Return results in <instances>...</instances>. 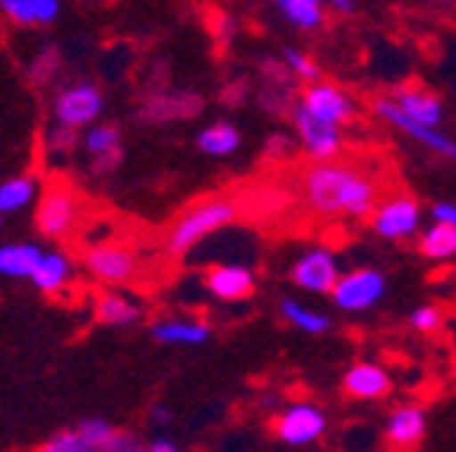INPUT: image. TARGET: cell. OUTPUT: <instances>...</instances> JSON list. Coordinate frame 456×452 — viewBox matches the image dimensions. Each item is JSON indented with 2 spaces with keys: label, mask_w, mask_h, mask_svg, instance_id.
<instances>
[{
  "label": "cell",
  "mask_w": 456,
  "mask_h": 452,
  "mask_svg": "<svg viewBox=\"0 0 456 452\" xmlns=\"http://www.w3.org/2000/svg\"><path fill=\"white\" fill-rule=\"evenodd\" d=\"M301 199L321 219H370L380 206V184L352 162L311 165L301 177Z\"/></svg>",
  "instance_id": "6da1fadb"
},
{
  "label": "cell",
  "mask_w": 456,
  "mask_h": 452,
  "mask_svg": "<svg viewBox=\"0 0 456 452\" xmlns=\"http://www.w3.org/2000/svg\"><path fill=\"white\" fill-rule=\"evenodd\" d=\"M238 215L232 199H203V203L191 206L184 215H178V222L171 225L168 238H165V250L171 256H181L187 250H193L200 240H207L209 234H216L219 228L232 225Z\"/></svg>",
  "instance_id": "7a4b0ae2"
},
{
  "label": "cell",
  "mask_w": 456,
  "mask_h": 452,
  "mask_svg": "<svg viewBox=\"0 0 456 452\" xmlns=\"http://www.w3.org/2000/svg\"><path fill=\"white\" fill-rule=\"evenodd\" d=\"M298 108L305 114H311L314 120H323V124L339 127V130L349 127L352 120L358 117L355 99H352L342 85L327 83V79H321V83H314V85H305V93L298 95Z\"/></svg>",
  "instance_id": "3957f363"
},
{
  "label": "cell",
  "mask_w": 456,
  "mask_h": 452,
  "mask_svg": "<svg viewBox=\"0 0 456 452\" xmlns=\"http://www.w3.org/2000/svg\"><path fill=\"white\" fill-rule=\"evenodd\" d=\"M387 295V276L380 269H370V266H358L349 269V272H342L339 285L330 297H333V304L346 313H364L370 307H378Z\"/></svg>",
  "instance_id": "277c9868"
},
{
  "label": "cell",
  "mask_w": 456,
  "mask_h": 452,
  "mask_svg": "<svg viewBox=\"0 0 456 452\" xmlns=\"http://www.w3.org/2000/svg\"><path fill=\"white\" fill-rule=\"evenodd\" d=\"M330 417L321 405L314 402H292L285 405L273 421V431L285 446H311L327 433Z\"/></svg>",
  "instance_id": "5b68a950"
},
{
  "label": "cell",
  "mask_w": 456,
  "mask_h": 452,
  "mask_svg": "<svg viewBox=\"0 0 456 452\" xmlns=\"http://www.w3.org/2000/svg\"><path fill=\"white\" fill-rule=\"evenodd\" d=\"M292 124H295V140L298 149L311 158L314 165H327V162H339L342 152V130L330 127L323 120H314L311 114H305L295 101L292 108Z\"/></svg>",
  "instance_id": "8992f818"
},
{
  "label": "cell",
  "mask_w": 456,
  "mask_h": 452,
  "mask_svg": "<svg viewBox=\"0 0 456 452\" xmlns=\"http://www.w3.org/2000/svg\"><path fill=\"white\" fill-rule=\"evenodd\" d=\"M339 278V260L330 247H311L295 256L292 262V282L307 295H333Z\"/></svg>",
  "instance_id": "52a82bcc"
},
{
  "label": "cell",
  "mask_w": 456,
  "mask_h": 452,
  "mask_svg": "<svg viewBox=\"0 0 456 452\" xmlns=\"http://www.w3.org/2000/svg\"><path fill=\"white\" fill-rule=\"evenodd\" d=\"M370 228L374 234H380L384 240H406L421 234V206L415 203L406 193H396V197L384 199V203L374 209L370 215Z\"/></svg>",
  "instance_id": "ba28073f"
},
{
  "label": "cell",
  "mask_w": 456,
  "mask_h": 452,
  "mask_svg": "<svg viewBox=\"0 0 456 452\" xmlns=\"http://www.w3.org/2000/svg\"><path fill=\"white\" fill-rule=\"evenodd\" d=\"M105 108V99H102V89L93 83H73L67 89L54 95V120L57 127H89L95 117Z\"/></svg>",
  "instance_id": "9c48e42d"
},
{
  "label": "cell",
  "mask_w": 456,
  "mask_h": 452,
  "mask_svg": "<svg viewBox=\"0 0 456 452\" xmlns=\"http://www.w3.org/2000/svg\"><path fill=\"white\" fill-rule=\"evenodd\" d=\"M374 114H378L384 124H390L393 130H399V133H406L409 140H415L419 146H425L428 152H435V156H441V158H456V142L450 140L447 133H441V130L419 127V124L406 120L403 114L396 111V105L390 101V95L374 101Z\"/></svg>",
  "instance_id": "30bf717a"
},
{
  "label": "cell",
  "mask_w": 456,
  "mask_h": 452,
  "mask_svg": "<svg viewBox=\"0 0 456 452\" xmlns=\"http://www.w3.org/2000/svg\"><path fill=\"white\" fill-rule=\"evenodd\" d=\"M79 219V203L70 190H48V197H42L38 203V215H36V225L45 238H67V234L77 228Z\"/></svg>",
  "instance_id": "8fae6325"
},
{
  "label": "cell",
  "mask_w": 456,
  "mask_h": 452,
  "mask_svg": "<svg viewBox=\"0 0 456 452\" xmlns=\"http://www.w3.org/2000/svg\"><path fill=\"white\" fill-rule=\"evenodd\" d=\"M390 101L396 105V111L406 120L419 124L428 130H441L444 124V101L437 99L431 89H419V85H399L390 95Z\"/></svg>",
  "instance_id": "7c38bea8"
},
{
  "label": "cell",
  "mask_w": 456,
  "mask_h": 452,
  "mask_svg": "<svg viewBox=\"0 0 456 452\" xmlns=\"http://www.w3.org/2000/svg\"><path fill=\"white\" fill-rule=\"evenodd\" d=\"M86 269H89V276L99 278V282L121 285L136 276V254L130 247H118V244L93 247L86 254Z\"/></svg>",
  "instance_id": "4fadbf2b"
},
{
  "label": "cell",
  "mask_w": 456,
  "mask_h": 452,
  "mask_svg": "<svg viewBox=\"0 0 456 452\" xmlns=\"http://www.w3.org/2000/svg\"><path fill=\"white\" fill-rule=\"evenodd\" d=\"M207 291L216 301H225V304H238V301H248L256 291V276L254 269L241 266V262H225V266H213L207 272Z\"/></svg>",
  "instance_id": "5bb4252c"
},
{
  "label": "cell",
  "mask_w": 456,
  "mask_h": 452,
  "mask_svg": "<svg viewBox=\"0 0 456 452\" xmlns=\"http://www.w3.org/2000/svg\"><path fill=\"white\" fill-rule=\"evenodd\" d=\"M390 374H387L380 364H370V360H362V364H352L342 376V389L346 396L355 399V402H378L390 392Z\"/></svg>",
  "instance_id": "9a60e30c"
},
{
  "label": "cell",
  "mask_w": 456,
  "mask_h": 452,
  "mask_svg": "<svg viewBox=\"0 0 456 452\" xmlns=\"http://www.w3.org/2000/svg\"><path fill=\"white\" fill-rule=\"evenodd\" d=\"M203 111V99L193 93H175V95H150L142 101L140 117L152 124H168V120H191Z\"/></svg>",
  "instance_id": "2e32d148"
},
{
  "label": "cell",
  "mask_w": 456,
  "mask_h": 452,
  "mask_svg": "<svg viewBox=\"0 0 456 452\" xmlns=\"http://www.w3.org/2000/svg\"><path fill=\"white\" fill-rule=\"evenodd\" d=\"M77 431L86 440V446H89L86 452H150L134 433L118 431L108 421H83Z\"/></svg>",
  "instance_id": "e0dca14e"
},
{
  "label": "cell",
  "mask_w": 456,
  "mask_h": 452,
  "mask_svg": "<svg viewBox=\"0 0 456 452\" xmlns=\"http://www.w3.org/2000/svg\"><path fill=\"white\" fill-rule=\"evenodd\" d=\"M425 431H428V417L419 405H399V408L390 411V417H387L384 424V437L393 446H399V449H409V446L421 443Z\"/></svg>",
  "instance_id": "ac0fdd59"
},
{
  "label": "cell",
  "mask_w": 456,
  "mask_h": 452,
  "mask_svg": "<svg viewBox=\"0 0 456 452\" xmlns=\"http://www.w3.org/2000/svg\"><path fill=\"white\" fill-rule=\"evenodd\" d=\"M152 339L162 345H203L209 339V323L197 317H165L152 326Z\"/></svg>",
  "instance_id": "d6986e66"
},
{
  "label": "cell",
  "mask_w": 456,
  "mask_h": 452,
  "mask_svg": "<svg viewBox=\"0 0 456 452\" xmlns=\"http://www.w3.org/2000/svg\"><path fill=\"white\" fill-rule=\"evenodd\" d=\"M0 13L16 26H51L61 16L57 0H0Z\"/></svg>",
  "instance_id": "ffe728a7"
},
{
  "label": "cell",
  "mask_w": 456,
  "mask_h": 452,
  "mask_svg": "<svg viewBox=\"0 0 456 452\" xmlns=\"http://www.w3.org/2000/svg\"><path fill=\"white\" fill-rule=\"evenodd\" d=\"M197 149L203 156L213 158L235 156L238 149H241V130L235 124H228V120H216V124H209L207 130L197 133Z\"/></svg>",
  "instance_id": "44dd1931"
},
{
  "label": "cell",
  "mask_w": 456,
  "mask_h": 452,
  "mask_svg": "<svg viewBox=\"0 0 456 452\" xmlns=\"http://www.w3.org/2000/svg\"><path fill=\"white\" fill-rule=\"evenodd\" d=\"M42 250L36 244H7L0 247V276L7 278H32L38 262H42Z\"/></svg>",
  "instance_id": "7402d4cb"
},
{
  "label": "cell",
  "mask_w": 456,
  "mask_h": 452,
  "mask_svg": "<svg viewBox=\"0 0 456 452\" xmlns=\"http://www.w3.org/2000/svg\"><path fill=\"white\" fill-rule=\"evenodd\" d=\"M279 313H282L285 323L295 326V329H301V333H307V335H323V333H330V326H333V319H330L327 313L301 304L298 297H282V301H279Z\"/></svg>",
  "instance_id": "603a6c76"
},
{
  "label": "cell",
  "mask_w": 456,
  "mask_h": 452,
  "mask_svg": "<svg viewBox=\"0 0 456 452\" xmlns=\"http://www.w3.org/2000/svg\"><path fill=\"white\" fill-rule=\"evenodd\" d=\"M276 13L289 26L301 28V32H314V28H321L327 22V7L321 0H279Z\"/></svg>",
  "instance_id": "cb8c5ba5"
},
{
  "label": "cell",
  "mask_w": 456,
  "mask_h": 452,
  "mask_svg": "<svg viewBox=\"0 0 456 452\" xmlns=\"http://www.w3.org/2000/svg\"><path fill=\"white\" fill-rule=\"evenodd\" d=\"M95 317H99L105 326H130L140 319V307H136L127 295L105 291V295L95 301Z\"/></svg>",
  "instance_id": "d4e9b609"
},
{
  "label": "cell",
  "mask_w": 456,
  "mask_h": 452,
  "mask_svg": "<svg viewBox=\"0 0 456 452\" xmlns=\"http://www.w3.org/2000/svg\"><path fill=\"white\" fill-rule=\"evenodd\" d=\"M419 250L428 260H450V256H456V228L431 222L419 234Z\"/></svg>",
  "instance_id": "484cf974"
},
{
  "label": "cell",
  "mask_w": 456,
  "mask_h": 452,
  "mask_svg": "<svg viewBox=\"0 0 456 452\" xmlns=\"http://www.w3.org/2000/svg\"><path fill=\"white\" fill-rule=\"evenodd\" d=\"M32 282H36L38 291H61L67 282H70V262H67V256L61 254H45L42 262H38L36 276H32Z\"/></svg>",
  "instance_id": "4316f807"
},
{
  "label": "cell",
  "mask_w": 456,
  "mask_h": 452,
  "mask_svg": "<svg viewBox=\"0 0 456 452\" xmlns=\"http://www.w3.org/2000/svg\"><path fill=\"white\" fill-rule=\"evenodd\" d=\"M36 197V181L32 177H13L0 184V213H20Z\"/></svg>",
  "instance_id": "83f0119b"
},
{
  "label": "cell",
  "mask_w": 456,
  "mask_h": 452,
  "mask_svg": "<svg viewBox=\"0 0 456 452\" xmlns=\"http://www.w3.org/2000/svg\"><path fill=\"white\" fill-rule=\"evenodd\" d=\"M83 146L93 158L111 156V152H118V149H121V130L114 127V124H99V127H93L89 133H86Z\"/></svg>",
  "instance_id": "f1b7e54d"
},
{
  "label": "cell",
  "mask_w": 456,
  "mask_h": 452,
  "mask_svg": "<svg viewBox=\"0 0 456 452\" xmlns=\"http://www.w3.org/2000/svg\"><path fill=\"white\" fill-rule=\"evenodd\" d=\"M279 61H282L285 70L292 73V79H301V83H307V85L321 83V67L314 64V57H307L305 51H298V48H285Z\"/></svg>",
  "instance_id": "f546056e"
},
{
  "label": "cell",
  "mask_w": 456,
  "mask_h": 452,
  "mask_svg": "<svg viewBox=\"0 0 456 452\" xmlns=\"http://www.w3.org/2000/svg\"><path fill=\"white\" fill-rule=\"evenodd\" d=\"M86 449H89V446H86V440L79 437V431H61V433H54L38 452H86Z\"/></svg>",
  "instance_id": "4dcf8cb0"
},
{
  "label": "cell",
  "mask_w": 456,
  "mask_h": 452,
  "mask_svg": "<svg viewBox=\"0 0 456 452\" xmlns=\"http://www.w3.org/2000/svg\"><path fill=\"white\" fill-rule=\"evenodd\" d=\"M444 317L437 307L425 304V307H415L412 313H409V326H412L415 333H435V329H441Z\"/></svg>",
  "instance_id": "1f68e13d"
},
{
  "label": "cell",
  "mask_w": 456,
  "mask_h": 452,
  "mask_svg": "<svg viewBox=\"0 0 456 452\" xmlns=\"http://www.w3.org/2000/svg\"><path fill=\"white\" fill-rule=\"evenodd\" d=\"M57 64H61L57 51L45 48L42 54L36 57V64H32V83H38V85L51 83V79H54V73H57Z\"/></svg>",
  "instance_id": "d6a6232c"
},
{
  "label": "cell",
  "mask_w": 456,
  "mask_h": 452,
  "mask_svg": "<svg viewBox=\"0 0 456 452\" xmlns=\"http://www.w3.org/2000/svg\"><path fill=\"white\" fill-rule=\"evenodd\" d=\"M431 219H435L437 225L456 228V203H435L431 206Z\"/></svg>",
  "instance_id": "836d02e7"
},
{
  "label": "cell",
  "mask_w": 456,
  "mask_h": 452,
  "mask_svg": "<svg viewBox=\"0 0 456 452\" xmlns=\"http://www.w3.org/2000/svg\"><path fill=\"white\" fill-rule=\"evenodd\" d=\"M48 142H54L51 149H70V146H77V130H70V127H54L48 133Z\"/></svg>",
  "instance_id": "e575fe53"
},
{
  "label": "cell",
  "mask_w": 456,
  "mask_h": 452,
  "mask_svg": "<svg viewBox=\"0 0 456 452\" xmlns=\"http://www.w3.org/2000/svg\"><path fill=\"white\" fill-rule=\"evenodd\" d=\"M121 158H124V149H118V152H111V156L93 158V171H95V174H111V171L121 165Z\"/></svg>",
  "instance_id": "d590c367"
},
{
  "label": "cell",
  "mask_w": 456,
  "mask_h": 452,
  "mask_svg": "<svg viewBox=\"0 0 456 452\" xmlns=\"http://www.w3.org/2000/svg\"><path fill=\"white\" fill-rule=\"evenodd\" d=\"M289 146H292V140H289V136H279V140L273 136L266 152H270V156H285V152H289Z\"/></svg>",
  "instance_id": "8d00e7d4"
},
{
  "label": "cell",
  "mask_w": 456,
  "mask_h": 452,
  "mask_svg": "<svg viewBox=\"0 0 456 452\" xmlns=\"http://www.w3.org/2000/svg\"><path fill=\"white\" fill-rule=\"evenodd\" d=\"M146 449L150 452H181L178 446H175V440H165V437H156Z\"/></svg>",
  "instance_id": "74e56055"
},
{
  "label": "cell",
  "mask_w": 456,
  "mask_h": 452,
  "mask_svg": "<svg viewBox=\"0 0 456 452\" xmlns=\"http://www.w3.org/2000/svg\"><path fill=\"white\" fill-rule=\"evenodd\" d=\"M327 10L349 16V13H355V10H358V4H355V0H333V4H327Z\"/></svg>",
  "instance_id": "f35d334b"
},
{
  "label": "cell",
  "mask_w": 456,
  "mask_h": 452,
  "mask_svg": "<svg viewBox=\"0 0 456 452\" xmlns=\"http://www.w3.org/2000/svg\"><path fill=\"white\" fill-rule=\"evenodd\" d=\"M152 417H156L159 424H165V421H168V408H162V405H156V408H152Z\"/></svg>",
  "instance_id": "ab89813d"
}]
</instances>
